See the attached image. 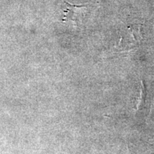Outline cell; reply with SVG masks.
Wrapping results in <instances>:
<instances>
[{
    "label": "cell",
    "instance_id": "1",
    "mask_svg": "<svg viewBox=\"0 0 154 154\" xmlns=\"http://www.w3.org/2000/svg\"><path fill=\"white\" fill-rule=\"evenodd\" d=\"M141 25H133L127 28L128 33L121 36L119 44L115 47L118 52H129L136 50L141 44L143 36L140 30Z\"/></svg>",
    "mask_w": 154,
    "mask_h": 154
},
{
    "label": "cell",
    "instance_id": "2",
    "mask_svg": "<svg viewBox=\"0 0 154 154\" xmlns=\"http://www.w3.org/2000/svg\"><path fill=\"white\" fill-rule=\"evenodd\" d=\"M66 9L63 11L62 21L64 22H72L75 26L81 24L88 10V5H74L64 2Z\"/></svg>",
    "mask_w": 154,
    "mask_h": 154
},
{
    "label": "cell",
    "instance_id": "3",
    "mask_svg": "<svg viewBox=\"0 0 154 154\" xmlns=\"http://www.w3.org/2000/svg\"><path fill=\"white\" fill-rule=\"evenodd\" d=\"M150 149H151L152 153L154 154V140L150 143Z\"/></svg>",
    "mask_w": 154,
    "mask_h": 154
}]
</instances>
